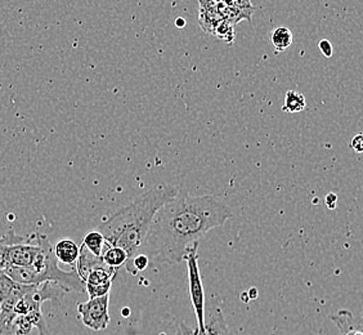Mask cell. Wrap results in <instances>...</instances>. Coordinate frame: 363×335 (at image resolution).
Listing matches in <instances>:
<instances>
[{
    "instance_id": "cell-1",
    "label": "cell",
    "mask_w": 363,
    "mask_h": 335,
    "mask_svg": "<svg viewBox=\"0 0 363 335\" xmlns=\"http://www.w3.org/2000/svg\"><path fill=\"white\" fill-rule=\"evenodd\" d=\"M233 216L230 205L217 196H175L154 218L143 249L148 258L181 263L191 246L210 230L223 226Z\"/></svg>"
},
{
    "instance_id": "cell-2",
    "label": "cell",
    "mask_w": 363,
    "mask_h": 335,
    "mask_svg": "<svg viewBox=\"0 0 363 335\" xmlns=\"http://www.w3.org/2000/svg\"><path fill=\"white\" fill-rule=\"evenodd\" d=\"M178 194L177 187L170 185L152 187L105 218L98 224L97 230L104 235L107 244L124 249L130 260L145 244L156 213Z\"/></svg>"
},
{
    "instance_id": "cell-3",
    "label": "cell",
    "mask_w": 363,
    "mask_h": 335,
    "mask_svg": "<svg viewBox=\"0 0 363 335\" xmlns=\"http://www.w3.org/2000/svg\"><path fill=\"white\" fill-rule=\"evenodd\" d=\"M42 251L39 253L33 267H12L4 268L11 279L22 285H42L44 282H55L67 292H85V282L77 275V270L65 271L60 265L55 256L53 245L49 238L43 235Z\"/></svg>"
},
{
    "instance_id": "cell-4",
    "label": "cell",
    "mask_w": 363,
    "mask_h": 335,
    "mask_svg": "<svg viewBox=\"0 0 363 335\" xmlns=\"http://www.w3.org/2000/svg\"><path fill=\"white\" fill-rule=\"evenodd\" d=\"M199 244L189 248L186 254V263L189 270V295L191 302L195 309L197 328L196 331L199 335H205V294H203V281L199 268Z\"/></svg>"
},
{
    "instance_id": "cell-5",
    "label": "cell",
    "mask_w": 363,
    "mask_h": 335,
    "mask_svg": "<svg viewBox=\"0 0 363 335\" xmlns=\"http://www.w3.org/2000/svg\"><path fill=\"white\" fill-rule=\"evenodd\" d=\"M108 302H110V294L98 297V298H89V300L80 303L77 306L80 320L86 328L91 329L94 331H101L108 326L110 324Z\"/></svg>"
},
{
    "instance_id": "cell-6",
    "label": "cell",
    "mask_w": 363,
    "mask_h": 335,
    "mask_svg": "<svg viewBox=\"0 0 363 335\" xmlns=\"http://www.w3.org/2000/svg\"><path fill=\"white\" fill-rule=\"evenodd\" d=\"M119 270L112 268L108 265H101L91 270L85 278V292L89 295V298H98L110 294L112 281L115 279Z\"/></svg>"
},
{
    "instance_id": "cell-7",
    "label": "cell",
    "mask_w": 363,
    "mask_h": 335,
    "mask_svg": "<svg viewBox=\"0 0 363 335\" xmlns=\"http://www.w3.org/2000/svg\"><path fill=\"white\" fill-rule=\"evenodd\" d=\"M53 249L57 260L63 265H75L80 256V246L71 238L58 240Z\"/></svg>"
},
{
    "instance_id": "cell-8",
    "label": "cell",
    "mask_w": 363,
    "mask_h": 335,
    "mask_svg": "<svg viewBox=\"0 0 363 335\" xmlns=\"http://www.w3.org/2000/svg\"><path fill=\"white\" fill-rule=\"evenodd\" d=\"M104 263L105 262H104L102 257H98L96 254H93L91 251H88L84 245H80V256H79L77 262V273L83 281L91 270H94L96 267L104 265Z\"/></svg>"
},
{
    "instance_id": "cell-9",
    "label": "cell",
    "mask_w": 363,
    "mask_h": 335,
    "mask_svg": "<svg viewBox=\"0 0 363 335\" xmlns=\"http://www.w3.org/2000/svg\"><path fill=\"white\" fill-rule=\"evenodd\" d=\"M102 259H104L105 265L119 270L121 265H125L126 262L129 260V256L124 249H121L119 246H112L106 243L105 249L102 253Z\"/></svg>"
},
{
    "instance_id": "cell-10",
    "label": "cell",
    "mask_w": 363,
    "mask_h": 335,
    "mask_svg": "<svg viewBox=\"0 0 363 335\" xmlns=\"http://www.w3.org/2000/svg\"><path fill=\"white\" fill-rule=\"evenodd\" d=\"M294 42L293 33L290 28L286 26H279V28H273L272 34H271V43H272L273 48L277 52H285L291 47Z\"/></svg>"
},
{
    "instance_id": "cell-11",
    "label": "cell",
    "mask_w": 363,
    "mask_h": 335,
    "mask_svg": "<svg viewBox=\"0 0 363 335\" xmlns=\"http://www.w3.org/2000/svg\"><path fill=\"white\" fill-rule=\"evenodd\" d=\"M195 335H199L196 329ZM205 335H230L220 308H217L216 314H213L209 322L205 324Z\"/></svg>"
},
{
    "instance_id": "cell-12",
    "label": "cell",
    "mask_w": 363,
    "mask_h": 335,
    "mask_svg": "<svg viewBox=\"0 0 363 335\" xmlns=\"http://www.w3.org/2000/svg\"><path fill=\"white\" fill-rule=\"evenodd\" d=\"M306 107H307V101L301 92L293 91V89L286 92L284 105H282L284 111L289 112V114H296V112L304 111Z\"/></svg>"
},
{
    "instance_id": "cell-13",
    "label": "cell",
    "mask_w": 363,
    "mask_h": 335,
    "mask_svg": "<svg viewBox=\"0 0 363 335\" xmlns=\"http://www.w3.org/2000/svg\"><path fill=\"white\" fill-rule=\"evenodd\" d=\"M26 240V236L17 235L13 230H9L0 238V270L7 267V251L9 246L18 244Z\"/></svg>"
},
{
    "instance_id": "cell-14",
    "label": "cell",
    "mask_w": 363,
    "mask_h": 335,
    "mask_svg": "<svg viewBox=\"0 0 363 335\" xmlns=\"http://www.w3.org/2000/svg\"><path fill=\"white\" fill-rule=\"evenodd\" d=\"M83 245L93 254H96L98 257H102V253L106 246V240L99 231L91 230L85 235Z\"/></svg>"
},
{
    "instance_id": "cell-15",
    "label": "cell",
    "mask_w": 363,
    "mask_h": 335,
    "mask_svg": "<svg viewBox=\"0 0 363 335\" xmlns=\"http://www.w3.org/2000/svg\"><path fill=\"white\" fill-rule=\"evenodd\" d=\"M150 265V258L147 257L146 254H137L134 258L128 260L125 263L126 271L132 275H137L138 273L145 271L147 267Z\"/></svg>"
},
{
    "instance_id": "cell-16",
    "label": "cell",
    "mask_w": 363,
    "mask_h": 335,
    "mask_svg": "<svg viewBox=\"0 0 363 335\" xmlns=\"http://www.w3.org/2000/svg\"><path fill=\"white\" fill-rule=\"evenodd\" d=\"M17 287V282L8 276L4 270H0V300H6Z\"/></svg>"
},
{
    "instance_id": "cell-17",
    "label": "cell",
    "mask_w": 363,
    "mask_h": 335,
    "mask_svg": "<svg viewBox=\"0 0 363 335\" xmlns=\"http://www.w3.org/2000/svg\"><path fill=\"white\" fill-rule=\"evenodd\" d=\"M350 147L356 154H363V133H359L352 138Z\"/></svg>"
},
{
    "instance_id": "cell-18",
    "label": "cell",
    "mask_w": 363,
    "mask_h": 335,
    "mask_svg": "<svg viewBox=\"0 0 363 335\" xmlns=\"http://www.w3.org/2000/svg\"><path fill=\"white\" fill-rule=\"evenodd\" d=\"M318 48L321 50L322 55L326 57V58H330V57H333V53H334V49H333V44L328 42V39H323L318 44Z\"/></svg>"
},
{
    "instance_id": "cell-19",
    "label": "cell",
    "mask_w": 363,
    "mask_h": 335,
    "mask_svg": "<svg viewBox=\"0 0 363 335\" xmlns=\"http://www.w3.org/2000/svg\"><path fill=\"white\" fill-rule=\"evenodd\" d=\"M325 204L328 209H335L337 205V196L334 192H330L326 197H325Z\"/></svg>"
},
{
    "instance_id": "cell-20",
    "label": "cell",
    "mask_w": 363,
    "mask_h": 335,
    "mask_svg": "<svg viewBox=\"0 0 363 335\" xmlns=\"http://www.w3.org/2000/svg\"><path fill=\"white\" fill-rule=\"evenodd\" d=\"M175 335H195V329H189L186 324H181L178 333Z\"/></svg>"
},
{
    "instance_id": "cell-21",
    "label": "cell",
    "mask_w": 363,
    "mask_h": 335,
    "mask_svg": "<svg viewBox=\"0 0 363 335\" xmlns=\"http://www.w3.org/2000/svg\"><path fill=\"white\" fill-rule=\"evenodd\" d=\"M235 3H238V6H242V7L252 8L250 4V0H233Z\"/></svg>"
},
{
    "instance_id": "cell-22",
    "label": "cell",
    "mask_w": 363,
    "mask_h": 335,
    "mask_svg": "<svg viewBox=\"0 0 363 335\" xmlns=\"http://www.w3.org/2000/svg\"><path fill=\"white\" fill-rule=\"evenodd\" d=\"M0 320H1V300H0Z\"/></svg>"
},
{
    "instance_id": "cell-23",
    "label": "cell",
    "mask_w": 363,
    "mask_h": 335,
    "mask_svg": "<svg viewBox=\"0 0 363 335\" xmlns=\"http://www.w3.org/2000/svg\"><path fill=\"white\" fill-rule=\"evenodd\" d=\"M39 335H42V334H39Z\"/></svg>"
}]
</instances>
